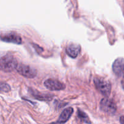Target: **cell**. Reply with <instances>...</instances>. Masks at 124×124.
I'll list each match as a JSON object with an SVG mask.
<instances>
[{
	"label": "cell",
	"mask_w": 124,
	"mask_h": 124,
	"mask_svg": "<svg viewBox=\"0 0 124 124\" xmlns=\"http://www.w3.org/2000/svg\"><path fill=\"white\" fill-rule=\"evenodd\" d=\"M30 93L33 96L34 98H35L37 99H39V100L42 101H50L52 99V96H50V94H41L39 92H38L37 91H35V92H34V90L30 91Z\"/></svg>",
	"instance_id": "10"
},
{
	"label": "cell",
	"mask_w": 124,
	"mask_h": 124,
	"mask_svg": "<svg viewBox=\"0 0 124 124\" xmlns=\"http://www.w3.org/2000/svg\"><path fill=\"white\" fill-rule=\"evenodd\" d=\"M113 71L116 76L124 78V59L119 58L114 61L112 65Z\"/></svg>",
	"instance_id": "6"
},
{
	"label": "cell",
	"mask_w": 124,
	"mask_h": 124,
	"mask_svg": "<svg viewBox=\"0 0 124 124\" xmlns=\"http://www.w3.org/2000/svg\"><path fill=\"white\" fill-rule=\"evenodd\" d=\"M18 64L16 59L10 54H7L1 58L0 68L4 72H11L16 69Z\"/></svg>",
	"instance_id": "1"
},
{
	"label": "cell",
	"mask_w": 124,
	"mask_h": 124,
	"mask_svg": "<svg viewBox=\"0 0 124 124\" xmlns=\"http://www.w3.org/2000/svg\"><path fill=\"white\" fill-rule=\"evenodd\" d=\"M122 87H123V88L124 89V80H123L122 82Z\"/></svg>",
	"instance_id": "14"
},
{
	"label": "cell",
	"mask_w": 124,
	"mask_h": 124,
	"mask_svg": "<svg viewBox=\"0 0 124 124\" xmlns=\"http://www.w3.org/2000/svg\"><path fill=\"white\" fill-rule=\"evenodd\" d=\"M120 123L121 124H124V116L120 117Z\"/></svg>",
	"instance_id": "13"
},
{
	"label": "cell",
	"mask_w": 124,
	"mask_h": 124,
	"mask_svg": "<svg viewBox=\"0 0 124 124\" xmlns=\"http://www.w3.org/2000/svg\"><path fill=\"white\" fill-rule=\"evenodd\" d=\"M73 113V108L71 107H68L64 110V111L61 113V114L59 116V119L58 121L54 124H64L65 122H67L70 118L71 116Z\"/></svg>",
	"instance_id": "8"
},
{
	"label": "cell",
	"mask_w": 124,
	"mask_h": 124,
	"mask_svg": "<svg viewBox=\"0 0 124 124\" xmlns=\"http://www.w3.org/2000/svg\"><path fill=\"white\" fill-rule=\"evenodd\" d=\"M1 40L6 42L21 44L22 43V39L20 36L15 33L10 32L6 34H2L1 36Z\"/></svg>",
	"instance_id": "7"
},
{
	"label": "cell",
	"mask_w": 124,
	"mask_h": 124,
	"mask_svg": "<svg viewBox=\"0 0 124 124\" xmlns=\"http://www.w3.org/2000/svg\"><path fill=\"white\" fill-rule=\"evenodd\" d=\"M81 48L80 45L77 44H71L66 48V53L72 58H76L79 54Z\"/></svg>",
	"instance_id": "9"
},
{
	"label": "cell",
	"mask_w": 124,
	"mask_h": 124,
	"mask_svg": "<svg viewBox=\"0 0 124 124\" xmlns=\"http://www.w3.org/2000/svg\"><path fill=\"white\" fill-rule=\"evenodd\" d=\"M16 70L18 73L27 78H34L37 75L36 69L25 64H18L16 68Z\"/></svg>",
	"instance_id": "3"
},
{
	"label": "cell",
	"mask_w": 124,
	"mask_h": 124,
	"mask_svg": "<svg viewBox=\"0 0 124 124\" xmlns=\"http://www.w3.org/2000/svg\"><path fill=\"white\" fill-rule=\"evenodd\" d=\"M78 115L79 118L82 121H83V122H85L87 124H90V121L88 116L84 112L81 111V110H79Z\"/></svg>",
	"instance_id": "11"
},
{
	"label": "cell",
	"mask_w": 124,
	"mask_h": 124,
	"mask_svg": "<svg viewBox=\"0 0 124 124\" xmlns=\"http://www.w3.org/2000/svg\"><path fill=\"white\" fill-rule=\"evenodd\" d=\"M45 87L51 91H59L65 89V85L59 81L54 79H48L44 83Z\"/></svg>",
	"instance_id": "5"
},
{
	"label": "cell",
	"mask_w": 124,
	"mask_h": 124,
	"mask_svg": "<svg viewBox=\"0 0 124 124\" xmlns=\"http://www.w3.org/2000/svg\"><path fill=\"white\" fill-rule=\"evenodd\" d=\"M100 108L105 113L114 114L117 110V107L113 100L108 98H104L101 101Z\"/></svg>",
	"instance_id": "4"
},
{
	"label": "cell",
	"mask_w": 124,
	"mask_h": 124,
	"mask_svg": "<svg viewBox=\"0 0 124 124\" xmlns=\"http://www.w3.org/2000/svg\"><path fill=\"white\" fill-rule=\"evenodd\" d=\"M1 91L4 92H8L10 91V87L7 84L4 82H1Z\"/></svg>",
	"instance_id": "12"
},
{
	"label": "cell",
	"mask_w": 124,
	"mask_h": 124,
	"mask_svg": "<svg viewBox=\"0 0 124 124\" xmlns=\"http://www.w3.org/2000/svg\"><path fill=\"white\" fill-rule=\"evenodd\" d=\"M94 84L96 89L105 96L110 95L111 90V85L106 79L101 77H95L94 78Z\"/></svg>",
	"instance_id": "2"
}]
</instances>
